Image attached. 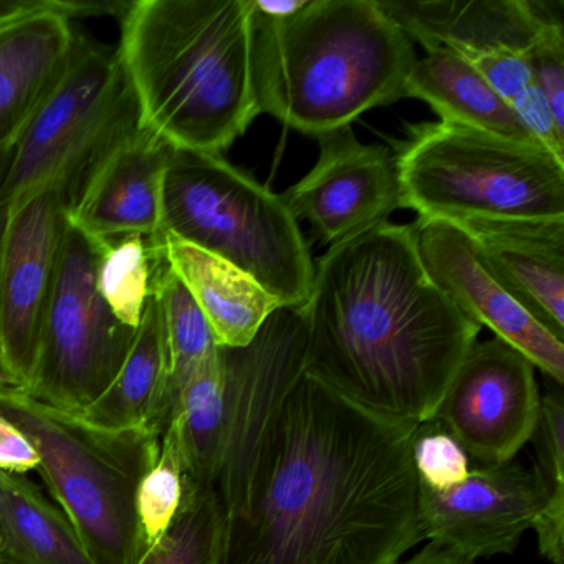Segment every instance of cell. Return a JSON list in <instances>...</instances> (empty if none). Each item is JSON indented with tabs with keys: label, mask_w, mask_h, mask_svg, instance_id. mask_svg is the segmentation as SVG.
Returning a JSON list of instances; mask_svg holds the SVG:
<instances>
[{
	"label": "cell",
	"mask_w": 564,
	"mask_h": 564,
	"mask_svg": "<svg viewBox=\"0 0 564 564\" xmlns=\"http://www.w3.org/2000/svg\"><path fill=\"white\" fill-rule=\"evenodd\" d=\"M419 425L365 411L303 372L260 458L226 564H398L425 541Z\"/></svg>",
	"instance_id": "cell-1"
},
{
	"label": "cell",
	"mask_w": 564,
	"mask_h": 564,
	"mask_svg": "<svg viewBox=\"0 0 564 564\" xmlns=\"http://www.w3.org/2000/svg\"><path fill=\"white\" fill-rule=\"evenodd\" d=\"M305 372L379 417L434 422L481 328L435 285L411 226L384 223L315 262Z\"/></svg>",
	"instance_id": "cell-2"
},
{
	"label": "cell",
	"mask_w": 564,
	"mask_h": 564,
	"mask_svg": "<svg viewBox=\"0 0 564 564\" xmlns=\"http://www.w3.org/2000/svg\"><path fill=\"white\" fill-rule=\"evenodd\" d=\"M120 21L140 124L171 147L223 154L262 113L252 0H137Z\"/></svg>",
	"instance_id": "cell-3"
},
{
	"label": "cell",
	"mask_w": 564,
	"mask_h": 564,
	"mask_svg": "<svg viewBox=\"0 0 564 564\" xmlns=\"http://www.w3.org/2000/svg\"><path fill=\"white\" fill-rule=\"evenodd\" d=\"M415 61L411 39L378 0H306L283 21L257 15L260 111L306 137L404 98Z\"/></svg>",
	"instance_id": "cell-4"
},
{
	"label": "cell",
	"mask_w": 564,
	"mask_h": 564,
	"mask_svg": "<svg viewBox=\"0 0 564 564\" xmlns=\"http://www.w3.org/2000/svg\"><path fill=\"white\" fill-rule=\"evenodd\" d=\"M0 414L39 454L37 471L98 564H137L143 534L137 494L160 457L154 429L107 431L61 411L22 388L0 391Z\"/></svg>",
	"instance_id": "cell-5"
},
{
	"label": "cell",
	"mask_w": 564,
	"mask_h": 564,
	"mask_svg": "<svg viewBox=\"0 0 564 564\" xmlns=\"http://www.w3.org/2000/svg\"><path fill=\"white\" fill-rule=\"evenodd\" d=\"M173 234L252 276L282 308L302 312L315 262L279 194L223 154L174 153L163 189L161 232Z\"/></svg>",
	"instance_id": "cell-6"
},
{
	"label": "cell",
	"mask_w": 564,
	"mask_h": 564,
	"mask_svg": "<svg viewBox=\"0 0 564 564\" xmlns=\"http://www.w3.org/2000/svg\"><path fill=\"white\" fill-rule=\"evenodd\" d=\"M419 219H561L564 161L534 141L455 123L415 124L394 153Z\"/></svg>",
	"instance_id": "cell-7"
},
{
	"label": "cell",
	"mask_w": 564,
	"mask_h": 564,
	"mask_svg": "<svg viewBox=\"0 0 564 564\" xmlns=\"http://www.w3.org/2000/svg\"><path fill=\"white\" fill-rule=\"evenodd\" d=\"M138 121L117 48L77 31L57 87L14 144L0 209L11 213L52 186L64 187L70 203L88 167Z\"/></svg>",
	"instance_id": "cell-8"
},
{
	"label": "cell",
	"mask_w": 564,
	"mask_h": 564,
	"mask_svg": "<svg viewBox=\"0 0 564 564\" xmlns=\"http://www.w3.org/2000/svg\"><path fill=\"white\" fill-rule=\"evenodd\" d=\"M100 240L68 223L24 391L80 414L120 371L137 329L115 318L97 289Z\"/></svg>",
	"instance_id": "cell-9"
},
{
	"label": "cell",
	"mask_w": 564,
	"mask_h": 564,
	"mask_svg": "<svg viewBox=\"0 0 564 564\" xmlns=\"http://www.w3.org/2000/svg\"><path fill=\"white\" fill-rule=\"evenodd\" d=\"M302 312L279 308L246 348H220L226 369V435L216 491L227 518L246 513L253 478L286 398L305 372Z\"/></svg>",
	"instance_id": "cell-10"
},
{
	"label": "cell",
	"mask_w": 564,
	"mask_h": 564,
	"mask_svg": "<svg viewBox=\"0 0 564 564\" xmlns=\"http://www.w3.org/2000/svg\"><path fill=\"white\" fill-rule=\"evenodd\" d=\"M536 368L498 338L475 343L452 378L434 422L478 465L513 462L538 434Z\"/></svg>",
	"instance_id": "cell-11"
},
{
	"label": "cell",
	"mask_w": 564,
	"mask_h": 564,
	"mask_svg": "<svg viewBox=\"0 0 564 564\" xmlns=\"http://www.w3.org/2000/svg\"><path fill=\"white\" fill-rule=\"evenodd\" d=\"M68 226V194L52 186L8 213L0 249V369L28 386Z\"/></svg>",
	"instance_id": "cell-12"
},
{
	"label": "cell",
	"mask_w": 564,
	"mask_h": 564,
	"mask_svg": "<svg viewBox=\"0 0 564 564\" xmlns=\"http://www.w3.org/2000/svg\"><path fill=\"white\" fill-rule=\"evenodd\" d=\"M316 140L318 163L282 197L295 219L308 220L323 242H346L404 209L391 151L362 144L351 127Z\"/></svg>",
	"instance_id": "cell-13"
},
{
	"label": "cell",
	"mask_w": 564,
	"mask_h": 564,
	"mask_svg": "<svg viewBox=\"0 0 564 564\" xmlns=\"http://www.w3.org/2000/svg\"><path fill=\"white\" fill-rule=\"evenodd\" d=\"M419 510L425 540L470 560L511 554L547 497L540 471L514 462L478 465L445 491L419 485Z\"/></svg>",
	"instance_id": "cell-14"
},
{
	"label": "cell",
	"mask_w": 564,
	"mask_h": 564,
	"mask_svg": "<svg viewBox=\"0 0 564 564\" xmlns=\"http://www.w3.org/2000/svg\"><path fill=\"white\" fill-rule=\"evenodd\" d=\"M419 256L435 285L480 328L527 356L534 368L564 384V341L544 328L494 275L470 237L448 220L419 219Z\"/></svg>",
	"instance_id": "cell-15"
},
{
	"label": "cell",
	"mask_w": 564,
	"mask_h": 564,
	"mask_svg": "<svg viewBox=\"0 0 564 564\" xmlns=\"http://www.w3.org/2000/svg\"><path fill=\"white\" fill-rule=\"evenodd\" d=\"M176 148L138 123L94 161L68 203V223L95 240L156 237L163 189Z\"/></svg>",
	"instance_id": "cell-16"
},
{
	"label": "cell",
	"mask_w": 564,
	"mask_h": 564,
	"mask_svg": "<svg viewBox=\"0 0 564 564\" xmlns=\"http://www.w3.org/2000/svg\"><path fill=\"white\" fill-rule=\"evenodd\" d=\"M411 41L425 52L444 47L462 57L530 54L550 22V6L531 0H378Z\"/></svg>",
	"instance_id": "cell-17"
},
{
	"label": "cell",
	"mask_w": 564,
	"mask_h": 564,
	"mask_svg": "<svg viewBox=\"0 0 564 564\" xmlns=\"http://www.w3.org/2000/svg\"><path fill=\"white\" fill-rule=\"evenodd\" d=\"M448 223L470 237L491 275L564 341V217Z\"/></svg>",
	"instance_id": "cell-18"
},
{
	"label": "cell",
	"mask_w": 564,
	"mask_h": 564,
	"mask_svg": "<svg viewBox=\"0 0 564 564\" xmlns=\"http://www.w3.org/2000/svg\"><path fill=\"white\" fill-rule=\"evenodd\" d=\"M209 323L219 348H246L280 303L252 276L220 257L163 232L151 237Z\"/></svg>",
	"instance_id": "cell-19"
},
{
	"label": "cell",
	"mask_w": 564,
	"mask_h": 564,
	"mask_svg": "<svg viewBox=\"0 0 564 564\" xmlns=\"http://www.w3.org/2000/svg\"><path fill=\"white\" fill-rule=\"evenodd\" d=\"M75 35L72 21L57 15L0 32V151L14 148L57 87Z\"/></svg>",
	"instance_id": "cell-20"
},
{
	"label": "cell",
	"mask_w": 564,
	"mask_h": 564,
	"mask_svg": "<svg viewBox=\"0 0 564 564\" xmlns=\"http://www.w3.org/2000/svg\"><path fill=\"white\" fill-rule=\"evenodd\" d=\"M82 419L107 431L154 429L170 422V352L163 315L151 295L120 371L107 391L80 412Z\"/></svg>",
	"instance_id": "cell-21"
},
{
	"label": "cell",
	"mask_w": 564,
	"mask_h": 564,
	"mask_svg": "<svg viewBox=\"0 0 564 564\" xmlns=\"http://www.w3.org/2000/svg\"><path fill=\"white\" fill-rule=\"evenodd\" d=\"M404 98L425 101L445 123L533 141L510 105L495 94L467 58L451 48H432L414 62L405 78Z\"/></svg>",
	"instance_id": "cell-22"
},
{
	"label": "cell",
	"mask_w": 564,
	"mask_h": 564,
	"mask_svg": "<svg viewBox=\"0 0 564 564\" xmlns=\"http://www.w3.org/2000/svg\"><path fill=\"white\" fill-rule=\"evenodd\" d=\"M0 564L98 563L37 485L0 471Z\"/></svg>",
	"instance_id": "cell-23"
},
{
	"label": "cell",
	"mask_w": 564,
	"mask_h": 564,
	"mask_svg": "<svg viewBox=\"0 0 564 564\" xmlns=\"http://www.w3.org/2000/svg\"><path fill=\"white\" fill-rule=\"evenodd\" d=\"M167 425L180 444L184 487L216 488L226 435V369L220 348L177 389Z\"/></svg>",
	"instance_id": "cell-24"
},
{
	"label": "cell",
	"mask_w": 564,
	"mask_h": 564,
	"mask_svg": "<svg viewBox=\"0 0 564 564\" xmlns=\"http://www.w3.org/2000/svg\"><path fill=\"white\" fill-rule=\"evenodd\" d=\"M151 239V237H150ZM154 249L153 295L163 315L170 352V415L174 395L194 369L216 355L217 346L206 316L186 286L164 262L156 243Z\"/></svg>",
	"instance_id": "cell-25"
},
{
	"label": "cell",
	"mask_w": 564,
	"mask_h": 564,
	"mask_svg": "<svg viewBox=\"0 0 564 564\" xmlns=\"http://www.w3.org/2000/svg\"><path fill=\"white\" fill-rule=\"evenodd\" d=\"M227 530L216 488L184 487L173 523L137 564H226Z\"/></svg>",
	"instance_id": "cell-26"
},
{
	"label": "cell",
	"mask_w": 564,
	"mask_h": 564,
	"mask_svg": "<svg viewBox=\"0 0 564 564\" xmlns=\"http://www.w3.org/2000/svg\"><path fill=\"white\" fill-rule=\"evenodd\" d=\"M154 249L141 234L100 240L97 289L118 322L137 329L153 295Z\"/></svg>",
	"instance_id": "cell-27"
},
{
	"label": "cell",
	"mask_w": 564,
	"mask_h": 564,
	"mask_svg": "<svg viewBox=\"0 0 564 564\" xmlns=\"http://www.w3.org/2000/svg\"><path fill=\"white\" fill-rule=\"evenodd\" d=\"M184 497V468L176 432L166 425L154 467L144 475L137 494V513L144 546L151 547L173 523Z\"/></svg>",
	"instance_id": "cell-28"
},
{
	"label": "cell",
	"mask_w": 564,
	"mask_h": 564,
	"mask_svg": "<svg viewBox=\"0 0 564 564\" xmlns=\"http://www.w3.org/2000/svg\"><path fill=\"white\" fill-rule=\"evenodd\" d=\"M411 454L419 485L432 491L455 487L470 471L467 452L437 422L419 425Z\"/></svg>",
	"instance_id": "cell-29"
},
{
	"label": "cell",
	"mask_w": 564,
	"mask_h": 564,
	"mask_svg": "<svg viewBox=\"0 0 564 564\" xmlns=\"http://www.w3.org/2000/svg\"><path fill=\"white\" fill-rule=\"evenodd\" d=\"M528 61H530L533 84L546 98L556 120L564 124L563 22H550L544 28L528 54Z\"/></svg>",
	"instance_id": "cell-30"
},
{
	"label": "cell",
	"mask_w": 564,
	"mask_h": 564,
	"mask_svg": "<svg viewBox=\"0 0 564 564\" xmlns=\"http://www.w3.org/2000/svg\"><path fill=\"white\" fill-rule=\"evenodd\" d=\"M128 2H95V0H0V32L18 28L35 19L57 15L74 19L118 15L127 9Z\"/></svg>",
	"instance_id": "cell-31"
},
{
	"label": "cell",
	"mask_w": 564,
	"mask_h": 564,
	"mask_svg": "<svg viewBox=\"0 0 564 564\" xmlns=\"http://www.w3.org/2000/svg\"><path fill=\"white\" fill-rule=\"evenodd\" d=\"M514 117L520 121L531 140L564 161V124L554 117L550 104L536 85H530L510 104Z\"/></svg>",
	"instance_id": "cell-32"
},
{
	"label": "cell",
	"mask_w": 564,
	"mask_h": 564,
	"mask_svg": "<svg viewBox=\"0 0 564 564\" xmlns=\"http://www.w3.org/2000/svg\"><path fill=\"white\" fill-rule=\"evenodd\" d=\"M468 62L480 72L481 77L494 88L495 94L508 105L533 85L528 55L491 54L481 55Z\"/></svg>",
	"instance_id": "cell-33"
},
{
	"label": "cell",
	"mask_w": 564,
	"mask_h": 564,
	"mask_svg": "<svg viewBox=\"0 0 564 564\" xmlns=\"http://www.w3.org/2000/svg\"><path fill=\"white\" fill-rule=\"evenodd\" d=\"M37 451H35L28 435L0 414V471L12 475H25L37 470Z\"/></svg>",
	"instance_id": "cell-34"
},
{
	"label": "cell",
	"mask_w": 564,
	"mask_h": 564,
	"mask_svg": "<svg viewBox=\"0 0 564 564\" xmlns=\"http://www.w3.org/2000/svg\"><path fill=\"white\" fill-rule=\"evenodd\" d=\"M398 564H475V561L451 550V547L429 541L414 556L405 561H399Z\"/></svg>",
	"instance_id": "cell-35"
},
{
	"label": "cell",
	"mask_w": 564,
	"mask_h": 564,
	"mask_svg": "<svg viewBox=\"0 0 564 564\" xmlns=\"http://www.w3.org/2000/svg\"><path fill=\"white\" fill-rule=\"evenodd\" d=\"M306 0H252L253 11L267 21H283L299 12Z\"/></svg>",
	"instance_id": "cell-36"
},
{
	"label": "cell",
	"mask_w": 564,
	"mask_h": 564,
	"mask_svg": "<svg viewBox=\"0 0 564 564\" xmlns=\"http://www.w3.org/2000/svg\"><path fill=\"white\" fill-rule=\"evenodd\" d=\"M11 388H21V386H19L18 382L12 381V379L9 378L2 369H0V391Z\"/></svg>",
	"instance_id": "cell-37"
},
{
	"label": "cell",
	"mask_w": 564,
	"mask_h": 564,
	"mask_svg": "<svg viewBox=\"0 0 564 564\" xmlns=\"http://www.w3.org/2000/svg\"><path fill=\"white\" fill-rule=\"evenodd\" d=\"M6 220H8V214L0 209V249H2V239H4Z\"/></svg>",
	"instance_id": "cell-38"
}]
</instances>
